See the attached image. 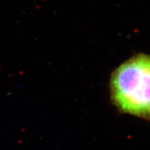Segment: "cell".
Returning <instances> with one entry per match:
<instances>
[{"mask_svg":"<svg viewBox=\"0 0 150 150\" xmlns=\"http://www.w3.org/2000/svg\"><path fill=\"white\" fill-rule=\"evenodd\" d=\"M111 94L122 111L150 117V56H134L118 67L112 76Z\"/></svg>","mask_w":150,"mask_h":150,"instance_id":"cell-1","label":"cell"}]
</instances>
